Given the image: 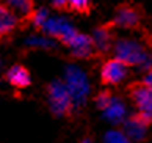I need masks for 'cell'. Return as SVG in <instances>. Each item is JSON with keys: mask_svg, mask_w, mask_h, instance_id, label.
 I'll return each mask as SVG.
<instances>
[{"mask_svg": "<svg viewBox=\"0 0 152 143\" xmlns=\"http://www.w3.org/2000/svg\"><path fill=\"white\" fill-rule=\"evenodd\" d=\"M64 83H66V87L71 93L74 110L83 108V105H85V102H86V98H88V93H89V83H88V79L85 76V72L77 66H72V65L66 66Z\"/></svg>", "mask_w": 152, "mask_h": 143, "instance_id": "obj_1", "label": "cell"}, {"mask_svg": "<svg viewBox=\"0 0 152 143\" xmlns=\"http://www.w3.org/2000/svg\"><path fill=\"white\" fill-rule=\"evenodd\" d=\"M47 102L49 110L55 116H69L74 110L71 93L66 83L61 80H53L47 87Z\"/></svg>", "mask_w": 152, "mask_h": 143, "instance_id": "obj_2", "label": "cell"}, {"mask_svg": "<svg viewBox=\"0 0 152 143\" xmlns=\"http://www.w3.org/2000/svg\"><path fill=\"white\" fill-rule=\"evenodd\" d=\"M113 54H115V58L121 60L127 66H138V68L149 57L148 50L141 44L135 41V39H129V38L116 39L113 46Z\"/></svg>", "mask_w": 152, "mask_h": 143, "instance_id": "obj_3", "label": "cell"}, {"mask_svg": "<svg viewBox=\"0 0 152 143\" xmlns=\"http://www.w3.org/2000/svg\"><path fill=\"white\" fill-rule=\"evenodd\" d=\"M143 18H144V11L140 5H135L132 2H124L118 5L115 11V18L111 22L115 24V27L135 30V28L140 27Z\"/></svg>", "mask_w": 152, "mask_h": 143, "instance_id": "obj_4", "label": "cell"}, {"mask_svg": "<svg viewBox=\"0 0 152 143\" xmlns=\"http://www.w3.org/2000/svg\"><path fill=\"white\" fill-rule=\"evenodd\" d=\"M129 96L137 105L138 112H151L152 113V88L144 80L133 82L129 85Z\"/></svg>", "mask_w": 152, "mask_h": 143, "instance_id": "obj_5", "label": "cell"}, {"mask_svg": "<svg viewBox=\"0 0 152 143\" xmlns=\"http://www.w3.org/2000/svg\"><path fill=\"white\" fill-rule=\"evenodd\" d=\"M127 76V65L118 58L107 60L100 68V80L104 85H118Z\"/></svg>", "mask_w": 152, "mask_h": 143, "instance_id": "obj_6", "label": "cell"}, {"mask_svg": "<svg viewBox=\"0 0 152 143\" xmlns=\"http://www.w3.org/2000/svg\"><path fill=\"white\" fill-rule=\"evenodd\" d=\"M115 24L113 22H107L104 25H99L97 28H94V35L93 39L96 43V47H97L99 54H107L113 49V39H115V33H113Z\"/></svg>", "mask_w": 152, "mask_h": 143, "instance_id": "obj_7", "label": "cell"}, {"mask_svg": "<svg viewBox=\"0 0 152 143\" xmlns=\"http://www.w3.org/2000/svg\"><path fill=\"white\" fill-rule=\"evenodd\" d=\"M69 47L72 57H75V58H89V57L99 54L94 39L88 35H83V33H77V36L74 38Z\"/></svg>", "mask_w": 152, "mask_h": 143, "instance_id": "obj_8", "label": "cell"}, {"mask_svg": "<svg viewBox=\"0 0 152 143\" xmlns=\"http://www.w3.org/2000/svg\"><path fill=\"white\" fill-rule=\"evenodd\" d=\"M148 128L149 126L138 116V113H135V115H132L130 118H127L126 121H124V134L133 142L144 140Z\"/></svg>", "mask_w": 152, "mask_h": 143, "instance_id": "obj_9", "label": "cell"}, {"mask_svg": "<svg viewBox=\"0 0 152 143\" xmlns=\"http://www.w3.org/2000/svg\"><path fill=\"white\" fill-rule=\"evenodd\" d=\"M5 80L16 88H27L31 83V77H30L28 69L24 65L18 63V65H13L5 72Z\"/></svg>", "mask_w": 152, "mask_h": 143, "instance_id": "obj_10", "label": "cell"}, {"mask_svg": "<svg viewBox=\"0 0 152 143\" xmlns=\"http://www.w3.org/2000/svg\"><path fill=\"white\" fill-rule=\"evenodd\" d=\"M2 3L8 5L16 14L20 16V21H24L20 27H25L28 21H33V14L36 11L33 0H2Z\"/></svg>", "mask_w": 152, "mask_h": 143, "instance_id": "obj_11", "label": "cell"}, {"mask_svg": "<svg viewBox=\"0 0 152 143\" xmlns=\"http://www.w3.org/2000/svg\"><path fill=\"white\" fill-rule=\"evenodd\" d=\"M18 25H20L18 14L8 5L2 3V7H0V35H2V38L10 36Z\"/></svg>", "mask_w": 152, "mask_h": 143, "instance_id": "obj_12", "label": "cell"}, {"mask_svg": "<svg viewBox=\"0 0 152 143\" xmlns=\"http://www.w3.org/2000/svg\"><path fill=\"white\" fill-rule=\"evenodd\" d=\"M104 118H107L113 124L122 123L124 118H126V104L122 102V99L115 96L113 101H111V104L104 110Z\"/></svg>", "mask_w": 152, "mask_h": 143, "instance_id": "obj_13", "label": "cell"}, {"mask_svg": "<svg viewBox=\"0 0 152 143\" xmlns=\"http://www.w3.org/2000/svg\"><path fill=\"white\" fill-rule=\"evenodd\" d=\"M69 11H74L78 14H89L91 11V2L89 0H67Z\"/></svg>", "mask_w": 152, "mask_h": 143, "instance_id": "obj_14", "label": "cell"}, {"mask_svg": "<svg viewBox=\"0 0 152 143\" xmlns=\"http://www.w3.org/2000/svg\"><path fill=\"white\" fill-rule=\"evenodd\" d=\"M47 21H49V11L46 8H38L35 11V14H33L31 24H33V27H35L38 32H42Z\"/></svg>", "mask_w": 152, "mask_h": 143, "instance_id": "obj_15", "label": "cell"}, {"mask_svg": "<svg viewBox=\"0 0 152 143\" xmlns=\"http://www.w3.org/2000/svg\"><path fill=\"white\" fill-rule=\"evenodd\" d=\"M113 98L115 96L110 93L108 90H104V91H100V93L96 96V105H97V108H100V110H105L107 107H108L110 104H111V101H113Z\"/></svg>", "mask_w": 152, "mask_h": 143, "instance_id": "obj_16", "label": "cell"}, {"mask_svg": "<svg viewBox=\"0 0 152 143\" xmlns=\"http://www.w3.org/2000/svg\"><path fill=\"white\" fill-rule=\"evenodd\" d=\"M104 143H129V137L121 130H108L104 137Z\"/></svg>", "mask_w": 152, "mask_h": 143, "instance_id": "obj_17", "label": "cell"}, {"mask_svg": "<svg viewBox=\"0 0 152 143\" xmlns=\"http://www.w3.org/2000/svg\"><path fill=\"white\" fill-rule=\"evenodd\" d=\"M27 46H31V47H42V49H52L55 47V43L50 41L47 38H39V36H31L25 41Z\"/></svg>", "mask_w": 152, "mask_h": 143, "instance_id": "obj_18", "label": "cell"}, {"mask_svg": "<svg viewBox=\"0 0 152 143\" xmlns=\"http://www.w3.org/2000/svg\"><path fill=\"white\" fill-rule=\"evenodd\" d=\"M52 5H53V8H57V10H61V11L67 10V11H69L67 0H52Z\"/></svg>", "mask_w": 152, "mask_h": 143, "instance_id": "obj_19", "label": "cell"}, {"mask_svg": "<svg viewBox=\"0 0 152 143\" xmlns=\"http://www.w3.org/2000/svg\"><path fill=\"white\" fill-rule=\"evenodd\" d=\"M144 82L149 85V87L152 88V69L149 72H146V76H144Z\"/></svg>", "mask_w": 152, "mask_h": 143, "instance_id": "obj_20", "label": "cell"}, {"mask_svg": "<svg viewBox=\"0 0 152 143\" xmlns=\"http://www.w3.org/2000/svg\"><path fill=\"white\" fill-rule=\"evenodd\" d=\"M80 143H93V140L91 139H89V137H86V139H83Z\"/></svg>", "mask_w": 152, "mask_h": 143, "instance_id": "obj_21", "label": "cell"}]
</instances>
